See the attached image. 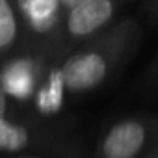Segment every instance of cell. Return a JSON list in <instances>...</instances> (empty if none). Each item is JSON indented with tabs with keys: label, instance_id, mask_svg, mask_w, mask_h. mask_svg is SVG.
I'll use <instances>...</instances> for the list:
<instances>
[{
	"label": "cell",
	"instance_id": "obj_1",
	"mask_svg": "<svg viewBox=\"0 0 158 158\" xmlns=\"http://www.w3.org/2000/svg\"><path fill=\"white\" fill-rule=\"evenodd\" d=\"M106 74V61L99 54H82L69 60L63 69V84L69 89L82 91L97 86Z\"/></svg>",
	"mask_w": 158,
	"mask_h": 158
},
{
	"label": "cell",
	"instance_id": "obj_2",
	"mask_svg": "<svg viewBox=\"0 0 158 158\" xmlns=\"http://www.w3.org/2000/svg\"><path fill=\"white\" fill-rule=\"evenodd\" d=\"M114 6L110 0H82L69 15V30L74 35H88L112 17Z\"/></svg>",
	"mask_w": 158,
	"mask_h": 158
},
{
	"label": "cell",
	"instance_id": "obj_3",
	"mask_svg": "<svg viewBox=\"0 0 158 158\" xmlns=\"http://www.w3.org/2000/svg\"><path fill=\"white\" fill-rule=\"evenodd\" d=\"M145 130L136 121H125L110 130L104 139L106 158H132L143 145Z\"/></svg>",
	"mask_w": 158,
	"mask_h": 158
},
{
	"label": "cell",
	"instance_id": "obj_4",
	"mask_svg": "<svg viewBox=\"0 0 158 158\" xmlns=\"http://www.w3.org/2000/svg\"><path fill=\"white\" fill-rule=\"evenodd\" d=\"M0 84L2 89L13 97L24 99L32 93L34 86V74H32V65L24 60H19L11 65H8L2 74H0Z\"/></svg>",
	"mask_w": 158,
	"mask_h": 158
},
{
	"label": "cell",
	"instance_id": "obj_5",
	"mask_svg": "<svg viewBox=\"0 0 158 158\" xmlns=\"http://www.w3.org/2000/svg\"><path fill=\"white\" fill-rule=\"evenodd\" d=\"M63 76H61V71L58 73H52L50 74V80L48 84L39 91L37 95V106L41 112L45 114H50V112H56L60 106H61V97H63Z\"/></svg>",
	"mask_w": 158,
	"mask_h": 158
},
{
	"label": "cell",
	"instance_id": "obj_6",
	"mask_svg": "<svg viewBox=\"0 0 158 158\" xmlns=\"http://www.w3.org/2000/svg\"><path fill=\"white\" fill-rule=\"evenodd\" d=\"M28 145V134L24 128L0 119V151H21Z\"/></svg>",
	"mask_w": 158,
	"mask_h": 158
},
{
	"label": "cell",
	"instance_id": "obj_7",
	"mask_svg": "<svg viewBox=\"0 0 158 158\" xmlns=\"http://www.w3.org/2000/svg\"><path fill=\"white\" fill-rule=\"evenodd\" d=\"M17 34V23L13 10L8 0H0V48H6L13 43Z\"/></svg>",
	"mask_w": 158,
	"mask_h": 158
},
{
	"label": "cell",
	"instance_id": "obj_8",
	"mask_svg": "<svg viewBox=\"0 0 158 158\" xmlns=\"http://www.w3.org/2000/svg\"><path fill=\"white\" fill-rule=\"evenodd\" d=\"M6 115V91L0 88V119Z\"/></svg>",
	"mask_w": 158,
	"mask_h": 158
}]
</instances>
